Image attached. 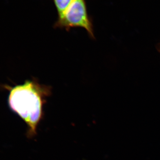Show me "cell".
<instances>
[{"label": "cell", "mask_w": 160, "mask_h": 160, "mask_svg": "<svg viewBox=\"0 0 160 160\" xmlns=\"http://www.w3.org/2000/svg\"><path fill=\"white\" fill-rule=\"evenodd\" d=\"M55 26L64 28L67 31L73 27L86 29L89 36L94 38L92 22L87 13L85 0H74L66 11L58 17Z\"/></svg>", "instance_id": "obj_2"}, {"label": "cell", "mask_w": 160, "mask_h": 160, "mask_svg": "<svg viewBox=\"0 0 160 160\" xmlns=\"http://www.w3.org/2000/svg\"><path fill=\"white\" fill-rule=\"evenodd\" d=\"M73 1L74 0H53L58 17L61 16L66 11Z\"/></svg>", "instance_id": "obj_3"}, {"label": "cell", "mask_w": 160, "mask_h": 160, "mask_svg": "<svg viewBox=\"0 0 160 160\" xmlns=\"http://www.w3.org/2000/svg\"><path fill=\"white\" fill-rule=\"evenodd\" d=\"M51 90L50 86L40 84L35 79L27 80L11 89L8 99L9 107L26 122L29 138L36 135L44 115V105Z\"/></svg>", "instance_id": "obj_1"}]
</instances>
